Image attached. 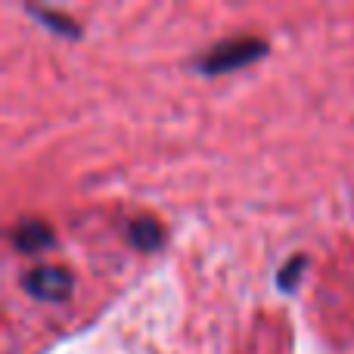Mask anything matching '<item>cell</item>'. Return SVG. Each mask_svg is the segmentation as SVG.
Masks as SVG:
<instances>
[{"mask_svg": "<svg viewBox=\"0 0 354 354\" xmlns=\"http://www.w3.org/2000/svg\"><path fill=\"white\" fill-rule=\"evenodd\" d=\"M264 53H268V41H261V37H230V41L214 44L196 62V68L202 75H227V72H236V68L261 59Z\"/></svg>", "mask_w": 354, "mask_h": 354, "instance_id": "6da1fadb", "label": "cell"}, {"mask_svg": "<svg viewBox=\"0 0 354 354\" xmlns=\"http://www.w3.org/2000/svg\"><path fill=\"white\" fill-rule=\"evenodd\" d=\"M22 286L37 301H66L75 280L62 268H35L22 277Z\"/></svg>", "mask_w": 354, "mask_h": 354, "instance_id": "7a4b0ae2", "label": "cell"}, {"mask_svg": "<svg viewBox=\"0 0 354 354\" xmlns=\"http://www.w3.org/2000/svg\"><path fill=\"white\" fill-rule=\"evenodd\" d=\"M53 230H50L44 221L28 218V221H19V227L12 230V245L19 252H41L47 245H53Z\"/></svg>", "mask_w": 354, "mask_h": 354, "instance_id": "3957f363", "label": "cell"}, {"mask_svg": "<svg viewBox=\"0 0 354 354\" xmlns=\"http://www.w3.org/2000/svg\"><path fill=\"white\" fill-rule=\"evenodd\" d=\"M128 239L134 249L140 252H156L162 243H165V230H162L159 221L153 218H137L134 224L128 227Z\"/></svg>", "mask_w": 354, "mask_h": 354, "instance_id": "277c9868", "label": "cell"}, {"mask_svg": "<svg viewBox=\"0 0 354 354\" xmlns=\"http://www.w3.org/2000/svg\"><path fill=\"white\" fill-rule=\"evenodd\" d=\"M28 12L35 19H41L47 28H53L56 35H66V37H78L81 35V28H78V22H72V19H66V16H56L53 10H41V6H28Z\"/></svg>", "mask_w": 354, "mask_h": 354, "instance_id": "5b68a950", "label": "cell"}, {"mask_svg": "<svg viewBox=\"0 0 354 354\" xmlns=\"http://www.w3.org/2000/svg\"><path fill=\"white\" fill-rule=\"evenodd\" d=\"M308 268V255H292L286 264L280 268V274H277V283H280L283 292H292L295 286H299L301 280V270Z\"/></svg>", "mask_w": 354, "mask_h": 354, "instance_id": "8992f818", "label": "cell"}]
</instances>
